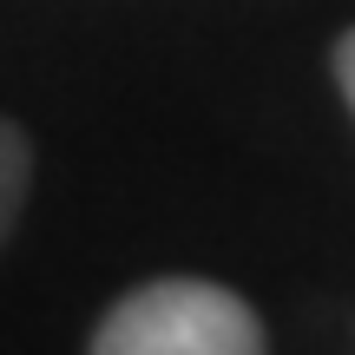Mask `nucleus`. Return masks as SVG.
Returning <instances> with one entry per match:
<instances>
[{
	"label": "nucleus",
	"instance_id": "3",
	"mask_svg": "<svg viewBox=\"0 0 355 355\" xmlns=\"http://www.w3.org/2000/svg\"><path fill=\"white\" fill-rule=\"evenodd\" d=\"M336 79H343V99H349V112H355V26L336 40Z\"/></svg>",
	"mask_w": 355,
	"mask_h": 355
},
{
	"label": "nucleus",
	"instance_id": "1",
	"mask_svg": "<svg viewBox=\"0 0 355 355\" xmlns=\"http://www.w3.org/2000/svg\"><path fill=\"white\" fill-rule=\"evenodd\" d=\"M99 355H257L263 322L211 277H152L92 322Z\"/></svg>",
	"mask_w": 355,
	"mask_h": 355
},
{
	"label": "nucleus",
	"instance_id": "2",
	"mask_svg": "<svg viewBox=\"0 0 355 355\" xmlns=\"http://www.w3.org/2000/svg\"><path fill=\"white\" fill-rule=\"evenodd\" d=\"M26 191H33V145H26V132L13 119H0V243L20 224Z\"/></svg>",
	"mask_w": 355,
	"mask_h": 355
}]
</instances>
